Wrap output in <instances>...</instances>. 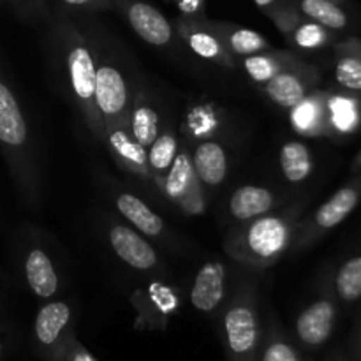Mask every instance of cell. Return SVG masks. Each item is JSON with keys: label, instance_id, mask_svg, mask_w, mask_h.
I'll use <instances>...</instances> for the list:
<instances>
[{"label": "cell", "instance_id": "cell-1", "mask_svg": "<svg viewBox=\"0 0 361 361\" xmlns=\"http://www.w3.org/2000/svg\"><path fill=\"white\" fill-rule=\"evenodd\" d=\"M302 212V204H295L279 214L270 212L252 221H245L228 233L224 252L229 259L243 267L257 270L274 267L289 249H293Z\"/></svg>", "mask_w": 361, "mask_h": 361}, {"label": "cell", "instance_id": "cell-2", "mask_svg": "<svg viewBox=\"0 0 361 361\" xmlns=\"http://www.w3.org/2000/svg\"><path fill=\"white\" fill-rule=\"evenodd\" d=\"M0 154L9 168L18 192L28 204L39 201V171L34 141L16 92L0 66Z\"/></svg>", "mask_w": 361, "mask_h": 361}, {"label": "cell", "instance_id": "cell-3", "mask_svg": "<svg viewBox=\"0 0 361 361\" xmlns=\"http://www.w3.org/2000/svg\"><path fill=\"white\" fill-rule=\"evenodd\" d=\"M55 34L59 39L60 51H62L67 85H69L74 104L95 141L102 143L104 126H102V118L99 115L97 104H95V67L97 63L92 55L87 37L63 9L56 13Z\"/></svg>", "mask_w": 361, "mask_h": 361}, {"label": "cell", "instance_id": "cell-4", "mask_svg": "<svg viewBox=\"0 0 361 361\" xmlns=\"http://www.w3.org/2000/svg\"><path fill=\"white\" fill-rule=\"evenodd\" d=\"M226 345L231 361H256L259 342L256 284L243 279L224 312Z\"/></svg>", "mask_w": 361, "mask_h": 361}, {"label": "cell", "instance_id": "cell-5", "mask_svg": "<svg viewBox=\"0 0 361 361\" xmlns=\"http://www.w3.org/2000/svg\"><path fill=\"white\" fill-rule=\"evenodd\" d=\"M361 201V173H356L353 180H349L344 187L337 190L328 201H324L319 208L307 221H300L296 229L293 249L305 250L316 242H319L326 233L341 226Z\"/></svg>", "mask_w": 361, "mask_h": 361}, {"label": "cell", "instance_id": "cell-6", "mask_svg": "<svg viewBox=\"0 0 361 361\" xmlns=\"http://www.w3.org/2000/svg\"><path fill=\"white\" fill-rule=\"evenodd\" d=\"M203 183L194 171L192 157L189 152L182 150L176 154L171 168L166 173L159 190L175 203L183 214L201 215L207 207V197L203 192Z\"/></svg>", "mask_w": 361, "mask_h": 361}, {"label": "cell", "instance_id": "cell-7", "mask_svg": "<svg viewBox=\"0 0 361 361\" xmlns=\"http://www.w3.org/2000/svg\"><path fill=\"white\" fill-rule=\"evenodd\" d=\"M271 23L279 28L286 41L298 49H319L328 44H335V32L323 25L316 23L305 14L298 11V7L291 2L282 4L267 11Z\"/></svg>", "mask_w": 361, "mask_h": 361}, {"label": "cell", "instance_id": "cell-8", "mask_svg": "<svg viewBox=\"0 0 361 361\" xmlns=\"http://www.w3.org/2000/svg\"><path fill=\"white\" fill-rule=\"evenodd\" d=\"M133 97L127 80L113 63H97L95 67V104L102 118V126L129 122Z\"/></svg>", "mask_w": 361, "mask_h": 361}, {"label": "cell", "instance_id": "cell-9", "mask_svg": "<svg viewBox=\"0 0 361 361\" xmlns=\"http://www.w3.org/2000/svg\"><path fill=\"white\" fill-rule=\"evenodd\" d=\"M321 81V73L316 66L300 60L295 66L279 73L274 80L259 85L263 94L281 108L291 109L303 97L316 90Z\"/></svg>", "mask_w": 361, "mask_h": 361}, {"label": "cell", "instance_id": "cell-10", "mask_svg": "<svg viewBox=\"0 0 361 361\" xmlns=\"http://www.w3.org/2000/svg\"><path fill=\"white\" fill-rule=\"evenodd\" d=\"M176 30H178L180 39L197 56L228 67V69L235 67V56L215 34L207 16H180L176 20Z\"/></svg>", "mask_w": 361, "mask_h": 361}, {"label": "cell", "instance_id": "cell-11", "mask_svg": "<svg viewBox=\"0 0 361 361\" xmlns=\"http://www.w3.org/2000/svg\"><path fill=\"white\" fill-rule=\"evenodd\" d=\"M115 11H120L134 32L152 46H168L173 41V25L168 18L145 0H115Z\"/></svg>", "mask_w": 361, "mask_h": 361}, {"label": "cell", "instance_id": "cell-12", "mask_svg": "<svg viewBox=\"0 0 361 361\" xmlns=\"http://www.w3.org/2000/svg\"><path fill=\"white\" fill-rule=\"evenodd\" d=\"M102 143L106 145V148L120 168L145 180H152L150 169H148L147 148L134 140L129 122L106 126Z\"/></svg>", "mask_w": 361, "mask_h": 361}, {"label": "cell", "instance_id": "cell-13", "mask_svg": "<svg viewBox=\"0 0 361 361\" xmlns=\"http://www.w3.org/2000/svg\"><path fill=\"white\" fill-rule=\"evenodd\" d=\"M337 321V302L328 289L323 296L310 303L296 319V334L300 341L310 348H319L331 337Z\"/></svg>", "mask_w": 361, "mask_h": 361}, {"label": "cell", "instance_id": "cell-14", "mask_svg": "<svg viewBox=\"0 0 361 361\" xmlns=\"http://www.w3.org/2000/svg\"><path fill=\"white\" fill-rule=\"evenodd\" d=\"M328 94L324 90H312L307 97L289 109L293 129L307 137H331Z\"/></svg>", "mask_w": 361, "mask_h": 361}, {"label": "cell", "instance_id": "cell-15", "mask_svg": "<svg viewBox=\"0 0 361 361\" xmlns=\"http://www.w3.org/2000/svg\"><path fill=\"white\" fill-rule=\"evenodd\" d=\"M108 236L116 256L134 270L150 271L159 267V256L155 249L134 229L123 224H115L109 229Z\"/></svg>", "mask_w": 361, "mask_h": 361}, {"label": "cell", "instance_id": "cell-16", "mask_svg": "<svg viewBox=\"0 0 361 361\" xmlns=\"http://www.w3.org/2000/svg\"><path fill=\"white\" fill-rule=\"evenodd\" d=\"M228 271L221 261H208L194 279L190 289V302L200 312H214L226 298Z\"/></svg>", "mask_w": 361, "mask_h": 361}, {"label": "cell", "instance_id": "cell-17", "mask_svg": "<svg viewBox=\"0 0 361 361\" xmlns=\"http://www.w3.org/2000/svg\"><path fill=\"white\" fill-rule=\"evenodd\" d=\"M25 281L37 298H53L59 291V275L53 261L41 247H34L27 252L23 261Z\"/></svg>", "mask_w": 361, "mask_h": 361}, {"label": "cell", "instance_id": "cell-18", "mask_svg": "<svg viewBox=\"0 0 361 361\" xmlns=\"http://www.w3.org/2000/svg\"><path fill=\"white\" fill-rule=\"evenodd\" d=\"M192 164L197 178L203 185H221L228 175V154L217 141H201L192 152Z\"/></svg>", "mask_w": 361, "mask_h": 361}, {"label": "cell", "instance_id": "cell-19", "mask_svg": "<svg viewBox=\"0 0 361 361\" xmlns=\"http://www.w3.org/2000/svg\"><path fill=\"white\" fill-rule=\"evenodd\" d=\"M275 203V194L267 187L243 185L238 187L229 197V212L233 219L245 222L274 212Z\"/></svg>", "mask_w": 361, "mask_h": 361}, {"label": "cell", "instance_id": "cell-20", "mask_svg": "<svg viewBox=\"0 0 361 361\" xmlns=\"http://www.w3.org/2000/svg\"><path fill=\"white\" fill-rule=\"evenodd\" d=\"M210 27L214 28L215 34L221 37L226 48L229 49L233 56H249L254 53L264 51L270 48V42L267 41L264 35L259 32L252 30V28L238 27L235 23H224V21H212L208 20Z\"/></svg>", "mask_w": 361, "mask_h": 361}, {"label": "cell", "instance_id": "cell-21", "mask_svg": "<svg viewBox=\"0 0 361 361\" xmlns=\"http://www.w3.org/2000/svg\"><path fill=\"white\" fill-rule=\"evenodd\" d=\"M335 80L349 92H361V39L349 37L334 44Z\"/></svg>", "mask_w": 361, "mask_h": 361}, {"label": "cell", "instance_id": "cell-22", "mask_svg": "<svg viewBox=\"0 0 361 361\" xmlns=\"http://www.w3.org/2000/svg\"><path fill=\"white\" fill-rule=\"evenodd\" d=\"M300 60L302 59H298L291 51H279V49L268 48L264 51L243 56V69L254 83L264 85L274 80L279 73L298 63Z\"/></svg>", "mask_w": 361, "mask_h": 361}, {"label": "cell", "instance_id": "cell-23", "mask_svg": "<svg viewBox=\"0 0 361 361\" xmlns=\"http://www.w3.org/2000/svg\"><path fill=\"white\" fill-rule=\"evenodd\" d=\"M159 115L157 109L150 102L148 95L143 90L136 92L130 102V115H129V127L133 133L134 140L145 148L150 147L157 136L161 134L159 130Z\"/></svg>", "mask_w": 361, "mask_h": 361}, {"label": "cell", "instance_id": "cell-24", "mask_svg": "<svg viewBox=\"0 0 361 361\" xmlns=\"http://www.w3.org/2000/svg\"><path fill=\"white\" fill-rule=\"evenodd\" d=\"M116 210L147 236H161L164 233V221L137 196L122 192L116 196Z\"/></svg>", "mask_w": 361, "mask_h": 361}, {"label": "cell", "instance_id": "cell-25", "mask_svg": "<svg viewBox=\"0 0 361 361\" xmlns=\"http://www.w3.org/2000/svg\"><path fill=\"white\" fill-rule=\"evenodd\" d=\"M71 321V309L63 302L46 303L35 317V337L42 345H53Z\"/></svg>", "mask_w": 361, "mask_h": 361}, {"label": "cell", "instance_id": "cell-26", "mask_svg": "<svg viewBox=\"0 0 361 361\" xmlns=\"http://www.w3.org/2000/svg\"><path fill=\"white\" fill-rule=\"evenodd\" d=\"M176 154H178V140H176L175 133H173L171 129L162 130V133L157 136V140L147 148L150 178L154 180L157 187L161 185L166 173H168L169 168H171Z\"/></svg>", "mask_w": 361, "mask_h": 361}, {"label": "cell", "instance_id": "cell-27", "mask_svg": "<svg viewBox=\"0 0 361 361\" xmlns=\"http://www.w3.org/2000/svg\"><path fill=\"white\" fill-rule=\"evenodd\" d=\"M281 169L286 180L291 183H302L314 169L310 148L302 141H288L281 148Z\"/></svg>", "mask_w": 361, "mask_h": 361}, {"label": "cell", "instance_id": "cell-28", "mask_svg": "<svg viewBox=\"0 0 361 361\" xmlns=\"http://www.w3.org/2000/svg\"><path fill=\"white\" fill-rule=\"evenodd\" d=\"M293 4L300 13L330 30H345L349 27L348 13L334 0H293Z\"/></svg>", "mask_w": 361, "mask_h": 361}, {"label": "cell", "instance_id": "cell-29", "mask_svg": "<svg viewBox=\"0 0 361 361\" xmlns=\"http://www.w3.org/2000/svg\"><path fill=\"white\" fill-rule=\"evenodd\" d=\"M328 111H330L331 136L348 134L358 127L360 106L355 97L348 94H328Z\"/></svg>", "mask_w": 361, "mask_h": 361}, {"label": "cell", "instance_id": "cell-30", "mask_svg": "<svg viewBox=\"0 0 361 361\" xmlns=\"http://www.w3.org/2000/svg\"><path fill=\"white\" fill-rule=\"evenodd\" d=\"M335 295L344 303H355L361 298V254L342 263L335 275Z\"/></svg>", "mask_w": 361, "mask_h": 361}, {"label": "cell", "instance_id": "cell-31", "mask_svg": "<svg viewBox=\"0 0 361 361\" xmlns=\"http://www.w3.org/2000/svg\"><path fill=\"white\" fill-rule=\"evenodd\" d=\"M263 361H300L295 348L279 331L277 323L270 324V334H268Z\"/></svg>", "mask_w": 361, "mask_h": 361}, {"label": "cell", "instance_id": "cell-32", "mask_svg": "<svg viewBox=\"0 0 361 361\" xmlns=\"http://www.w3.org/2000/svg\"><path fill=\"white\" fill-rule=\"evenodd\" d=\"M63 9L85 11V13H108L115 11V0H59Z\"/></svg>", "mask_w": 361, "mask_h": 361}, {"label": "cell", "instance_id": "cell-33", "mask_svg": "<svg viewBox=\"0 0 361 361\" xmlns=\"http://www.w3.org/2000/svg\"><path fill=\"white\" fill-rule=\"evenodd\" d=\"M13 4L16 13L23 18H46V0H7Z\"/></svg>", "mask_w": 361, "mask_h": 361}, {"label": "cell", "instance_id": "cell-34", "mask_svg": "<svg viewBox=\"0 0 361 361\" xmlns=\"http://www.w3.org/2000/svg\"><path fill=\"white\" fill-rule=\"evenodd\" d=\"M178 7L182 16H204V0H169Z\"/></svg>", "mask_w": 361, "mask_h": 361}, {"label": "cell", "instance_id": "cell-35", "mask_svg": "<svg viewBox=\"0 0 361 361\" xmlns=\"http://www.w3.org/2000/svg\"><path fill=\"white\" fill-rule=\"evenodd\" d=\"M288 2H291V0H254V4H256V6L259 7L263 13H267V11L274 9V7L282 6V4H288Z\"/></svg>", "mask_w": 361, "mask_h": 361}, {"label": "cell", "instance_id": "cell-36", "mask_svg": "<svg viewBox=\"0 0 361 361\" xmlns=\"http://www.w3.org/2000/svg\"><path fill=\"white\" fill-rule=\"evenodd\" d=\"M351 171H353V175H356V173H361V150H360V154L355 157V161H353Z\"/></svg>", "mask_w": 361, "mask_h": 361}, {"label": "cell", "instance_id": "cell-37", "mask_svg": "<svg viewBox=\"0 0 361 361\" xmlns=\"http://www.w3.org/2000/svg\"><path fill=\"white\" fill-rule=\"evenodd\" d=\"M74 361H92V360H90V356H87V355H78Z\"/></svg>", "mask_w": 361, "mask_h": 361}, {"label": "cell", "instance_id": "cell-38", "mask_svg": "<svg viewBox=\"0 0 361 361\" xmlns=\"http://www.w3.org/2000/svg\"><path fill=\"white\" fill-rule=\"evenodd\" d=\"M334 2H337V4H341V6H342V4H345V2H348V0H334Z\"/></svg>", "mask_w": 361, "mask_h": 361}, {"label": "cell", "instance_id": "cell-39", "mask_svg": "<svg viewBox=\"0 0 361 361\" xmlns=\"http://www.w3.org/2000/svg\"><path fill=\"white\" fill-rule=\"evenodd\" d=\"M358 342H360V349H361V328H360V335H358Z\"/></svg>", "mask_w": 361, "mask_h": 361}, {"label": "cell", "instance_id": "cell-40", "mask_svg": "<svg viewBox=\"0 0 361 361\" xmlns=\"http://www.w3.org/2000/svg\"><path fill=\"white\" fill-rule=\"evenodd\" d=\"M0 355H2V344H0Z\"/></svg>", "mask_w": 361, "mask_h": 361}, {"label": "cell", "instance_id": "cell-41", "mask_svg": "<svg viewBox=\"0 0 361 361\" xmlns=\"http://www.w3.org/2000/svg\"><path fill=\"white\" fill-rule=\"evenodd\" d=\"M4 2V0H0V4H2Z\"/></svg>", "mask_w": 361, "mask_h": 361}]
</instances>
